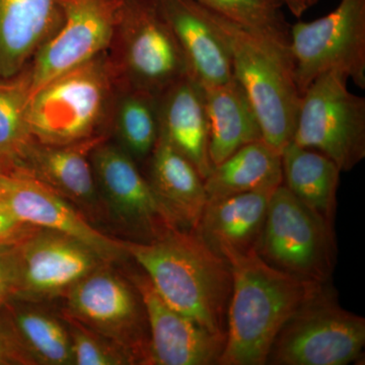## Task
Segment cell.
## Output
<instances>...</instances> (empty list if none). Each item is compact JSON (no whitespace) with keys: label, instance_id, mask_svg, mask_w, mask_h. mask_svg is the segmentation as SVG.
Listing matches in <instances>:
<instances>
[{"label":"cell","instance_id":"cell-1","mask_svg":"<svg viewBox=\"0 0 365 365\" xmlns=\"http://www.w3.org/2000/svg\"><path fill=\"white\" fill-rule=\"evenodd\" d=\"M125 246L170 307L211 332L227 336L232 270L196 230L181 228L153 242L125 241Z\"/></svg>","mask_w":365,"mask_h":365},{"label":"cell","instance_id":"cell-2","mask_svg":"<svg viewBox=\"0 0 365 365\" xmlns=\"http://www.w3.org/2000/svg\"><path fill=\"white\" fill-rule=\"evenodd\" d=\"M232 275L218 365H265L276 336L324 285L274 268L256 251L227 257Z\"/></svg>","mask_w":365,"mask_h":365},{"label":"cell","instance_id":"cell-3","mask_svg":"<svg viewBox=\"0 0 365 365\" xmlns=\"http://www.w3.org/2000/svg\"><path fill=\"white\" fill-rule=\"evenodd\" d=\"M116 88L107 51L50 79L29 102L33 138L55 145L110 138Z\"/></svg>","mask_w":365,"mask_h":365},{"label":"cell","instance_id":"cell-4","mask_svg":"<svg viewBox=\"0 0 365 365\" xmlns=\"http://www.w3.org/2000/svg\"><path fill=\"white\" fill-rule=\"evenodd\" d=\"M208 13L227 42L232 76L258 117L263 140L281 153L294 138L302 100L290 52L210 9Z\"/></svg>","mask_w":365,"mask_h":365},{"label":"cell","instance_id":"cell-5","mask_svg":"<svg viewBox=\"0 0 365 365\" xmlns=\"http://www.w3.org/2000/svg\"><path fill=\"white\" fill-rule=\"evenodd\" d=\"M107 55L116 85L157 97L190 74L158 0H123Z\"/></svg>","mask_w":365,"mask_h":365},{"label":"cell","instance_id":"cell-6","mask_svg":"<svg viewBox=\"0 0 365 365\" xmlns=\"http://www.w3.org/2000/svg\"><path fill=\"white\" fill-rule=\"evenodd\" d=\"M364 345L365 319L341 307L327 283L281 328L266 364L347 365Z\"/></svg>","mask_w":365,"mask_h":365},{"label":"cell","instance_id":"cell-7","mask_svg":"<svg viewBox=\"0 0 365 365\" xmlns=\"http://www.w3.org/2000/svg\"><path fill=\"white\" fill-rule=\"evenodd\" d=\"M63 313L116 345L132 364L150 365V336L143 299L128 277L107 263L64 295Z\"/></svg>","mask_w":365,"mask_h":365},{"label":"cell","instance_id":"cell-8","mask_svg":"<svg viewBox=\"0 0 365 365\" xmlns=\"http://www.w3.org/2000/svg\"><path fill=\"white\" fill-rule=\"evenodd\" d=\"M257 253L278 270L325 284L336 261L333 227L280 185L271 196Z\"/></svg>","mask_w":365,"mask_h":365},{"label":"cell","instance_id":"cell-9","mask_svg":"<svg viewBox=\"0 0 365 365\" xmlns=\"http://www.w3.org/2000/svg\"><path fill=\"white\" fill-rule=\"evenodd\" d=\"M344 74H323L302 95L292 141L332 160L341 172L365 158V98L348 88Z\"/></svg>","mask_w":365,"mask_h":365},{"label":"cell","instance_id":"cell-10","mask_svg":"<svg viewBox=\"0 0 365 365\" xmlns=\"http://www.w3.org/2000/svg\"><path fill=\"white\" fill-rule=\"evenodd\" d=\"M295 83L304 93L323 74L337 71L365 88V0H341L330 14L290 26Z\"/></svg>","mask_w":365,"mask_h":365},{"label":"cell","instance_id":"cell-11","mask_svg":"<svg viewBox=\"0 0 365 365\" xmlns=\"http://www.w3.org/2000/svg\"><path fill=\"white\" fill-rule=\"evenodd\" d=\"M91 162L101 204L132 241L153 242L181 230L140 165L111 139L93 148Z\"/></svg>","mask_w":365,"mask_h":365},{"label":"cell","instance_id":"cell-12","mask_svg":"<svg viewBox=\"0 0 365 365\" xmlns=\"http://www.w3.org/2000/svg\"><path fill=\"white\" fill-rule=\"evenodd\" d=\"M13 299L42 302L63 297L88 274L107 264L83 242L37 227L16 245Z\"/></svg>","mask_w":365,"mask_h":365},{"label":"cell","instance_id":"cell-13","mask_svg":"<svg viewBox=\"0 0 365 365\" xmlns=\"http://www.w3.org/2000/svg\"><path fill=\"white\" fill-rule=\"evenodd\" d=\"M63 23L30 63L31 96L46 83L106 52L123 0H59Z\"/></svg>","mask_w":365,"mask_h":365},{"label":"cell","instance_id":"cell-14","mask_svg":"<svg viewBox=\"0 0 365 365\" xmlns=\"http://www.w3.org/2000/svg\"><path fill=\"white\" fill-rule=\"evenodd\" d=\"M0 198L23 222L74 237L107 263L129 258L125 241L103 234L73 204L32 178L11 170L0 182Z\"/></svg>","mask_w":365,"mask_h":365},{"label":"cell","instance_id":"cell-15","mask_svg":"<svg viewBox=\"0 0 365 365\" xmlns=\"http://www.w3.org/2000/svg\"><path fill=\"white\" fill-rule=\"evenodd\" d=\"M143 299L150 336V365H218L225 336L217 335L170 307L145 273L127 275Z\"/></svg>","mask_w":365,"mask_h":365},{"label":"cell","instance_id":"cell-16","mask_svg":"<svg viewBox=\"0 0 365 365\" xmlns=\"http://www.w3.org/2000/svg\"><path fill=\"white\" fill-rule=\"evenodd\" d=\"M109 137L83 143L46 144L33 139L11 170L44 185L90 218L98 217L102 204L98 196L91 153Z\"/></svg>","mask_w":365,"mask_h":365},{"label":"cell","instance_id":"cell-17","mask_svg":"<svg viewBox=\"0 0 365 365\" xmlns=\"http://www.w3.org/2000/svg\"><path fill=\"white\" fill-rule=\"evenodd\" d=\"M163 16L176 36L190 74L211 88L232 78L227 42L208 9L196 0H158Z\"/></svg>","mask_w":365,"mask_h":365},{"label":"cell","instance_id":"cell-18","mask_svg":"<svg viewBox=\"0 0 365 365\" xmlns=\"http://www.w3.org/2000/svg\"><path fill=\"white\" fill-rule=\"evenodd\" d=\"M160 136L195 165L206 179L213 169L209 157V124L205 91L187 74L158 98Z\"/></svg>","mask_w":365,"mask_h":365},{"label":"cell","instance_id":"cell-19","mask_svg":"<svg viewBox=\"0 0 365 365\" xmlns=\"http://www.w3.org/2000/svg\"><path fill=\"white\" fill-rule=\"evenodd\" d=\"M62 23L59 0H0V78L25 69Z\"/></svg>","mask_w":365,"mask_h":365},{"label":"cell","instance_id":"cell-20","mask_svg":"<svg viewBox=\"0 0 365 365\" xmlns=\"http://www.w3.org/2000/svg\"><path fill=\"white\" fill-rule=\"evenodd\" d=\"M273 192H248L209 201L197 234L225 259L230 255L257 252Z\"/></svg>","mask_w":365,"mask_h":365},{"label":"cell","instance_id":"cell-21","mask_svg":"<svg viewBox=\"0 0 365 365\" xmlns=\"http://www.w3.org/2000/svg\"><path fill=\"white\" fill-rule=\"evenodd\" d=\"M146 179L184 230H195L208 202L204 179L188 158L160 136L145 163Z\"/></svg>","mask_w":365,"mask_h":365},{"label":"cell","instance_id":"cell-22","mask_svg":"<svg viewBox=\"0 0 365 365\" xmlns=\"http://www.w3.org/2000/svg\"><path fill=\"white\" fill-rule=\"evenodd\" d=\"M0 323L28 365L73 364L66 322L38 302L9 299L0 311Z\"/></svg>","mask_w":365,"mask_h":365},{"label":"cell","instance_id":"cell-23","mask_svg":"<svg viewBox=\"0 0 365 365\" xmlns=\"http://www.w3.org/2000/svg\"><path fill=\"white\" fill-rule=\"evenodd\" d=\"M209 124V157L213 167L237 150L262 140L258 117L234 76L222 85L204 88Z\"/></svg>","mask_w":365,"mask_h":365},{"label":"cell","instance_id":"cell-24","mask_svg":"<svg viewBox=\"0 0 365 365\" xmlns=\"http://www.w3.org/2000/svg\"><path fill=\"white\" fill-rule=\"evenodd\" d=\"M282 185L333 227L341 170L319 151L294 141L281 151Z\"/></svg>","mask_w":365,"mask_h":365},{"label":"cell","instance_id":"cell-25","mask_svg":"<svg viewBox=\"0 0 365 365\" xmlns=\"http://www.w3.org/2000/svg\"><path fill=\"white\" fill-rule=\"evenodd\" d=\"M209 201L282 185L281 155L265 141L247 144L213 167L204 180Z\"/></svg>","mask_w":365,"mask_h":365},{"label":"cell","instance_id":"cell-26","mask_svg":"<svg viewBox=\"0 0 365 365\" xmlns=\"http://www.w3.org/2000/svg\"><path fill=\"white\" fill-rule=\"evenodd\" d=\"M110 139L139 165L146 163L160 138L157 96L116 85Z\"/></svg>","mask_w":365,"mask_h":365},{"label":"cell","instance_id":"cell-27","mask_svg":"<svg viewBox=\"0 0 365 365\" xmlns=\"http://www.w3.org/2000/svg\"><path fill=\"white\" fill-rule=\"evenodd\" d=\"M31 66L11 78H0V158L9 167L33 140L28 123Z\"/></svg>","mask_w":365,"mask_h":365},{"label":"cell","instance_id":"cell-28","mask_svg":"<svg viewBox=\"0 0 365 365\" xmlns=\"http://www.w3.org/2000/svg\"><path fill=\"white\" fill-rule=\"evenodd\" d=\"M250 32L289 51L290 25L281 0H196Z\"/></svg>","mask_w":365,"mask_h":365},{"label":"cell","instance_id":"cell-29","mask_svg":"<svg viewBox=\"0 0 365 365\" xmlns=\"http://www.w3.org/2000/svg\"><path fill=\"white\" fill-rule=\"evenodd\" d=\"M71 342L72 359L76 365L132 364L126 353L102 336L86 328L62 312Z\"/></svg>","mask_w":365,"mask_h":365},{"label":"cell","instance_id":"cell-30","mask_svg":"<svg viewBox=\"0 0 365 365\" xmlns=\"http://www.w3.org/2000/svg\"><path fill=\"white\" fill-rule=\"evenodd\" d=\"M16 245H0V311L14 297L18 259Z\"/></svg>","mask_w":365,"mask_h":365},{"label":"cell","instance_id":"cell-31","mask_svg":"<svg viewBox=\"0 0 365 365\" xmlns=\"http://www.w3.org/2000/svg\"><path fill=\"white\" fill-rule=\"evenodd\" d=\"M37 227L20 220L0 198V245L19 244Z\"/></svg>","mask_w":365,"mask_h":365},{"label":"cell","instance_id":"cell-32","mask_svg":"<svg viewBox=\"0 0 365 365\" xmlns=\"http://www.w3.org/2000/svg\"><path fill=\"white\" fill-rule=\"evenodd\" d=\"M0 365H28L13 339L0 323Z\"/></svg>","mask_w":365,"mask_h":365},{"label":"cell","instance_id":"cell-33","mask_svg":"<svg viewBox=\"0 0 365 365\" xmlns=\"http://www.w3.org/2000/svg\"><path fill=\"white\" fill-rule=\"evenodd\" d=\"M281 1L283 2L285 7H287L288 11L297 18H300L309 9L306 0H281Z\"/></svg>","mask_w":365,"mask_h":365},{"label":"cell","instance_id":"cell-34","mask_svg":"<svg viewBox=\"0 0 365 365\" xmlns=\"http://www.w3.org/2000/svg\"><path fill=\"white\" fill-rule=\"evenodd\" d=\"M9 172H11V167L0 158V182H1L2 178L6 176L7 173Z\"/></svg>","mask_w":365,"mask_h":365},{"label":"cell","instance_id":"cell-35","mask_svg":"<svg viewBox=\"0 0 365 365\" xmlns=\"http://www.w3.org/2000/svg\"><path fill=\"white\" fill-rule=\"evenodd\" d=\"M319 1V0H306L307 6L311 7L312 6H314V4H316L317 2Z\"/></svg>","mask_w":365,"mask_h":365}]
</instances>
